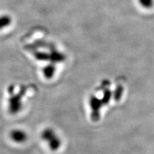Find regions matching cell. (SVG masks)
<instances>
[{
  "label": "cell",
  "instance_id": "7a4b0ae2",
  "mask_svg": "<svg viewBox=\"0 0 154 154\" xmlns=\"http://www.w3.org/2000/svg\"><path fill=\"white\" fill-rule=\"evenodd\" d=\"M89 105L91 109V118L93 122H98L100 118V109L103 106L102 101L96 96H91L89 99Z\"/></svg>",
  "mask_w": 154,
  "mask_h": 154
},
{
  "label": "cell",
  "instance_id": "277c9868",
  "mask_svg": "<svg viewBox=\"0 0 154 154\" xmlns=\"http://www.w3.org/2000/svg\"><path fill=\"white\" fill-rule=\"evenodd\" d=\"M10 136L12 141L14 142L20 143L25 142L27 139V134L26 133L22 131V130L19 129H15L11 132Z\"/></svg>",
  "mask_w": 154,
  "mask_h": 154
},
{
  "label": "cell",
  "instance_id": "5b68a950",
  "mask_svg": "<svg viewBox=\"0 0 154 154\" xmlns=\"http://www.w3.org/2000/svg\"><path fill=\"white\" fill-rule=\"evenodd\" d=\"M12 21L11 17L8 15L4 14V15L0 16V31L11 25Z\"/></svg>",
  "mask_w": 154,
  "mask_h": 154
},
{
  "label": "cell",
  "instance_id": "6da1fadb",
  "mask_svg": "<svg viewBox=\"0 0 154 154\" xmlns=\"http://www.w3.org/2000/svg\"><path fill=\"white\" fill-rule=\"evenodd\" d=\"M41 137L48 143V146L52 151H57L61 145L60 138L51 128H48L44 130L41 134Z\"/></svg>",
  "mask_w": 154,
  "mask_h": 154
},
{
  "label": "cell",
  "instance_id": "8992f818",
  "mask_svg": "<svg viewBox=\"0 0 154 154\" xmlns=\"http://www.w3.org/2000/svg\"><path fill=\"white\" fill-rule=\"evenodd\" d=\"M112 93L111 92V91L109 90V89H107L104 91L103 97L102 99H101L103 106L107 105L109 103L110 100L112 98Z\"/></svg>",
  "mask_w": 154,
  "mask_h": 154
},
{
  "label": "cell",
  "instance_id": "ba28073f",
  "mask_svg": "<svg viewBox=\"0 0 154 154\" xmlns=\"http://www.w3.org/2000/svg\"><path fill=\"white\" fill-rule=\"evenodd\" d=\"M139 5L144 8H151L154 3V0H138Z\"/></svg>",
  "mask_w": 154,
  "mask_h": 154
},
{
  "label": "cell",
  "instance_id": "52a82bcc",
  "mask_svg": "<svg viewBox=\"0 0 154 154\" xmlns=\"http://www.w3.org/2000/svg\"><path fill=\"white\" fill-rule=\"evenodd\" d=\"M123 92V88L122 85H118L113 93V98L115 101H119L122 98Z\"/></svg>",
  "mask_w": 154,
  "mask_h": 154
},
{
  "label": "cell",
  "instance_id": "9c48e42d",
  "mask_svg": "<svg viewBox=\"0 0 154 154\" xmlns=\"http://www.w3.org/2000/svg\"><path fill=\"white\" fill-rule=\"evenodd\" d=\"M54 72H55L54 67H51V66L46 67L45 69L44 70L45 75L46 76V78H47V79H51L53 76V75H54Z\"/></svg>",
  "mask_w": 154,
  "mask_h": 154
},
{
  "label": "cell",
  "instance_id": "3957f363",
  "mask_svg": "<svg viewBox=\"0 0 154 154\" xmlns=\"http://www.w3.org/2000/svg\"><path fill=\"white\" fill-rule=\"evenodd\" d=\"M25 91L22 90L17 94L12 96L8 101V109L11 114H17L22 107V97Z\"/></svg>",
  "mask_w": 154,
  "mask_h": 154
}]
</instances>
